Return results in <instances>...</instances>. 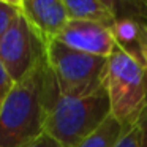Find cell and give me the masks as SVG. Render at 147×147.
Wrapping results in <instances>:
<instances>
[{"label":"cell","instance_id":"cell-1","mask_svg":"<svg viewBox=\"0 0 147 147\" xmlns=\"http://www.w3.org/2000/svg\"><path fill=\"white\" fill-rule=\"evenodd\" d=\"M59 92L48 60L14 82L0 109V147H21L45 133V123Z\"/></svg>","mask_w":147,"mask_h":147},{"label":"cell","instance_id":"cell-2","mask_svg":"<svg viewBox=\"0 0 147 147\" xmlns=\"http://www.w3.org/2000/svg\"><path fill=\"white\" fill-rule=\"evenodd\" d=\"M111 115L105 86L87 95H59L45 123V133L65 147H78Z\"/></svg>","mask_w":147,"mask_h":147},{"label":"cell","instance_id":"cell-3","mask_svg":"<svg viewBox=\"0 0 147 147\" xmlns=\"http://www.w3.org/2000/svg\"><path fill=\"white\" fill-rule=\"evenodd\" d=\"M103 86L109 95L111 114L122 127L128 130L138 125L147 106V68L115 49L108 59Z\"/></svg>","mask_w":147,"mask_h":147},{"label":"cell","instance_id":"cell-4","mask_svg":"<svg viewBox=\"0 0 147 147\" xmlns=\"http://www.w3.org/2000/svg\"><path fill=\"white\" fill-rule=\"evenodd\" d=\"M46 60L60 95H87L103 87L108 59L79 52L52 40L46 45Z\"/></svg>","mask_w":147,"mask_h":147},{"label":"cell","instance_id":"cell-5","mask_svg":"<svg viewBox=\"0 0 147 147\" xmlns=\"http://www.w3.org/2000/svg\"><path fill=\"white\" fill-rule=\"evenodd\" d=\"M46 41L21 14L0 38V60L14 82L30 73L41 60L46 59Z\"/></svg>","mask_w":147,"mask_h":147},{"label":"cell","instance_id":"cell-6","mask_svg":"<svg viewBox=\"0 0 147 147\" xmlns=\"http://www.w3.org/2000/svg\"><path fill=\"white\" fill-rule=\"evenodd\" d=\"M57 41L79 52L105 59H109L117 49L111 27L89 21L70 19Z\"/></svg>","mask_w":147,"mask_h":147},{"label":"cell","instance_id":"cell-7","mask_svg":"<svg viewBox=\"0 0 147 147\" xmlns=\"http://www.w3.org/2000/svg\"><path fill=\"white\" fill-rule=\"evenodd\" d=\"M19 7L46 41L57 40L70 21L65 0H19Z\"/></svg>","mask_w":147,"mask_h":147},{"label":"cell","instance_id":"cell-8","mask_svg":"<svg viewBox=\"0 0 147 147\" xmlns=\"http://www.w3.org/2000/svg\"><path fill=\"white\" fill-rule=\"evenodd\" d=\"M142 27L144 22L130 18H120L115 19L111 26V32L114 36V41L117 49L123 51L134 60H138L141 65L146 67L142 52Z\"/></svg>","mask_w":147,"mask_h":147},{"label":"cell","instance_id":"cell-9","mask_svg":"<svg viewBox=\"0 0 147 147\" xmlns=\"http://www.w3.org/2000/svg\"><path fill=\"white\" fill-rule=\"evenodd\" d=\"M70 19L111 27L115 21L114 0H65Z\"/></svg>","mask_w":147,"mask_h":147},{"label":"cell","instance_id":"cell-10","mask_svg":"<svg viewBox=\"0 0 147 147\" xmlns=\"http://www.w3.org/2000/svg\"><path fill=\"white\" fill-rule=\"evenodd\" d=\"M125 131H127V128L122 127L120 122L111 114L109 119L95 133H92L78 147H115V144L120 141Z\"/></svg>","mask_w":147,"mask_h":147},{"label":"cell","instance_id":"cell-11","mask_svg":"<svg viewBox=\"0 0 147 147\" xmlns=\"http://www.w3.org/2000/svg\"><path fill=\"white\" fill-rule=\"evenodd\" d=\"M115 19L130 18L147 22V0H114Z\"/></svg>","mask_w":147,"mask_h":147},{"label":"cell","instance_id":"cell-12","mask_svg":"<svg viewBox=\"0 0 147 147\" xmlns=\"http://www.w3.org/2000/svg\"><path fill=\"white\" fill-rule=\"evenodd\" d=\"M21 14L19 0H0V38Z\"/></svg>","mask_w":147,"mask_h":147},{"label":"cell","instance_id":"cell-13","mask_svg":"<svg viewBox=\"0 0 147 147\" xmlns=\"http://www.w3.org/2000/svg\"><path fill=\"white\" fill-rule=\"evenodd\" d=\"M13 86H14V81L11 79V76L8 74V71L5 70L3 63H2V60H0V109H2V106H3L5 100L8 98Z\"/></svg>","mask_w":147,"mask_h":147},{"label":"cell","instance_id":"cell-14","mask_svg":"<svg viewBox=\"0 0 147 147\" xmlns=\"http://www.w3.org/2000/svg\"><path fill=\"white\" fill-rule=\"evenodd\" d=\"M115 147H141V133H139V127L134 125V127L128 128L123 133V136L120 138Z\"/></svg>","mask_w":147,"mask_h":147},{"label":"cell","instance_id":"cell-15","mask_svg":"<svg viewBox=\"0 0 147 147\" xmlns=\"http://www.w3.org/2000/svg\"><path fill=\"white\" fill-rule=\"evenodd\" d=\"M21 147H65V146H62V144L59 142L57 139H54L51 134L43 133V134H40L38 138L29 141V142H26Z\"/></svg>","mask_w":147,"mask_h":147},{"label":"cell","instance_id":"cell-16","mask_svg":"<svg viewBox=\"0 0 147 147\" xmlns=\"http://www.w3.org/2000/svg\"><path fill=\"white\" fill-rule=\"evenodd\" d=\"M138 127H139V133H141V147H147V106L144 108L142 114H141Z\"/></svg>","mask_w":147,"mask_h":147},{"label":"cell","instance_id":"cell-17","mask_svg":"<svg viewBox=\"0 0 147 147\" xmlns=\"http://www.w3.org/2000/svg\"><path fill=\"white\" fill-rule=\"evenodd\" d=\"M142 52H144V60H146V68H147V22H144V27H142Z\"/></svg>","mask_w":147,"mask_h":147}]
</instances>
